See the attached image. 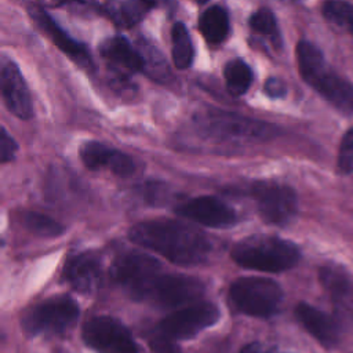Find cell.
<instances>
[{"label": "cell", "instance_id": "1", "mask_svg": "<svg viewBox=\"0 0 353 353\" xmlns=\"http://www.w3.org/2000/svg\"><path fill=\"white\" fill-rule=\"evenodd\" d=\"M128 239L179 266H197L208 261L212 244L204 233L172 219H149L131 226Z\"/></svg>", "mask_w": 353, "mask_h": 353}, {"label": "cell", "instance_id": "2", "mask_svg": "<svg viewBox=\"0 0 353 353\" xmlns=\"http://www.w3.org/2000/svg\"><path fill=\"white\" fill-rule=\"evenodd\" d=\"M230 256L241 268L279 273L294 268L301 259V251L288 240L256 234L236 243Z\"/></svg>", "mask_w": 353, "mask_h": 353}, {"label": "cell", "instance_id": "3", "mask_svg": "<svg viewBox=\"0 0 353 353\" xmlns=\"http://www.w3.org/2000/svg\"><path fill=\"white\" fill-rule=\"evenodd\" d=\"M296 61L302 79L310 87L339 110L353 113V85L327 66L323 52L314 44L299 41Z\"/></svg>", "mask_w": 353, "mask_h": 353}, {"label": "cell", "instance_id": "4", "mask_svg": "<svg viewBox=\"0 0 353 353\" xmlns=\"http://www.w3.org/2000/svg\"><path fill=\"white\" fill-rule=\"evenodd\" d=\"M204 291L205 284L197 277L156 272L131 291L130 296L160 307H176L194 303L204 295Z\"/></svg>", "mask_w": 353, "mask_h": 353}, {"label": "cell", "instance_id": "5", "mask_svg": "<svg viewBox=\"0 0 353 353\" xmlns=\"http://www.w3.org/2000/svg\"><path fill=\"white\" fill-rule=\"evenodd\" d=\"M228 296L236 310L247 316L268 319L277 313L283 301V290L272 279L241 277L230 284Z\"/></svg>", "mask_w": 353, "mask_h": 353}, {"label": "cell", "instance_id": "6", "mask_svg": "<svg viewBox=\"0 0 353 353\" xmlns=\"http://www.w3.org/2000/svg\"><path fill=\"white\" fill-rule=\"evenodd\" d=\"M196 123L207 137L226 142L266 141L277 132L273 124L219 110L205 113Z\"/></svg>", "mask_w": 353, "mask_h": 353}, {"label": "cell", "instance_id": "7", "mask_svg": "<svg viewBox=\"0 0 353 353\" xmlns=\"http://www.w3.org/2000/svg\"><path fill=\"white\" fill-rule=\"evenodd\" d=\"M80 307L68 295L51 296L32 306L22 316L21 324L29 335H54L68 331L77 321Z\"/></svg>", "mask_w": 353, "mask_h": 353}, {"label": "cell", "instance_id": "8", "mask_svg": "<svg viewBox=\"0 0 353 353\" xmlns=\"http://www.w3.org/2000/svg\"><path fill=\"white\" fill-rule=\"evenodd\" d=\"M248 194L255 200L261 218L268 223L285 225L298 208L296 193L285 183L256 181L251 183Z\"/></svg>", "mask_w": 353, "mask_h": 353}, {"label": "cell", "instance_id": "9", "mask_svg": "<svg viewBox=\"0 0 353 353\" xmlns=\"http://www.w3.org/2000/svg\"><path fill=\"white\" fill-rule=\"evenodd\" d=\"M81 336L97 353H139L128 328L112 316H95L87 320Z\"/></svg>", "mask_w": 353, "mask_h": 353}, {"label": "cell", "instance_id": "10", "mask_svg": "<svg viewBox=\"0 0 353 353\" xmlns=\"http://www.w3.org/2000/svg\"><path fill=\"white\" fill-rule=\"evenodd\" d=\"M219 309L212 302H194L163 317L157 332L171 339H189L219 320Z\"/></svg>", "mask_w": 353, "mask_h": 353}, {"label": "cell", "instance_id": "11", "mask_svg": "<svg viewBox=\"0 0 353 353\" xmlns=\"http://www.w3.org/2000/svg\"><path fill=\"white\" fill-rule=\"evenodd\" d=\"M174 211L196 223L210 228H228L237 222L236 211L214 196H197L175 205Z\"/></svg>", "mask_w": 353, "mask_h": 353}, {"label": "cell", "instance_id": "12", "mask_svg": "<svg viewBox=\"0 0 353 353\" xmlns=\"http://www.w3.org/2000/svg\"><path fill=\"white\" fill-rule=\"evenodd\" d=\"M160 270L161 265L156 258L141 251H125L113 261L110 277L130 294L149 276Z\"/></svg>", "mask_w": 353, "mask_h": 353}, {"label": "cell", "instance_id": "13", "mask_svg": "<svg viewBox=\"0 0 353 353\" xmlns=\"http://www.w3.org/2000/svg\"><path fill=\"white\" fill-rule=\"evenodd\" d=\"M0 85L1 97L8 110L19 119H30L33 114V106L28 84L17 63L6 57L1 61Z\"/></svg>", "mask_w": 353, "mask_h": 353}, {"label": "cell", "instance_id": "14", "mask_svg": "<svg viewBox=\"0 0 353 353\" xmlns=\"http://www.w3.org/2000/svg\"><path fill=\"white\" fill-rule=\"evenodd\" d=\"M62 280L77 292H95L102 283L101 258L92 251H83L70 256L63 266Z\"/></svg>", "mask_w": 353, "mask_h": 353}, {"label": "cell", "instance_id": "15", "mask_svg": "<svg viewBox=\"0 0 353 353\" xmlns=\"http://www.w3.org/2000/svg\"><path fill=\"white\" fill-rule=\"evenodd\" d=\"M80 159L90 170L108 168L120 178H128L137 171V164L131 156L97 141L81 145Z\"/></svg>", "mask_w": 353, "mask_h": 353}, {"label": "cell", "instance_id": "16", "mask_svg": "<svg viewBox=\"0 0 353 353\" xmlns=\"http://www.w3.org/2000/svg\"><path fill=\"white\" fill-rule=\"evenodd\" d=\"M295 317L303 328L324 347H332L339 341V325L323 310L301 302L295 306Z\"/></svg>", "mask_w": 353, "mask_h": 353}, {"label": "cell", "instance_id": "17", "mask_svg": "<svg viewBox=\"0 0 353 353\" xmlns=\"http://www.w3.org/2000/svg\"><path fill=\"white\" fill-rule=\"evenodd\" d=\"M32 17L36 19L39 26L46 32L48 39L70 59L83 66L91 65L90 51L83 43H79L72 36H69L43 8L33 7L30 10Z\"/></svg>", "mask_w": 353, "mask_h": 353}, {"label": "cell", "instance_id": "18", "mask_svg": "<svg viewBox=\"0 0 353 353\" xmlns=\"http://www.w3.org/2000/svg\"><path fill=\"white\" fill-rule=\"evenodd\" d=\"M101 52L110 63L128 72H141L146 66L145 57L123 36H114L105 40L101 46Z\"/></svg>", "mask_w": 353, "mask_h": 353}, {"label": "cell", "instance_id": "19", "mask_svg": "<svg viewBox=\"0 0 353 353\" xmlns=\"http://www.w3.org/2000/svg\"><path fill=\"white\" fill-rule=\"evenodd\" d=\"M199 29L207 43H222L228 37L230 29L226 11L219 6H212L207 8L199 19Z\"/></svg>", "mask_w": 353, "mask_h": 353}, {"label": "cell", "instance_id": "20", "mask_svg": "<svg viewBox=\"0 0 353 353\" xmlns=\"http://www.w3.org/2000/svg\"><path fill=\"white\" fill-rule=\"evenodd\" d=\"M171 40H172L171 52H172L174 65L178 69L189 68L193 62L194 50H193L190 34L182 22L174 23L171 30Z\"/></svg>", "mask_w": 353, "mask_h": 353}, {"label": "cell", "instance_id": "21", "mask_svg": "<svg viewBox=\"0 0 353 353\" xmlns=\"http://www.w3.org/2000/svg\"><path fill=\"white\" fill-rule=\"evenodd\" d=\"M226 88L232 95H243L251 85L252 72L250 66L241 59H233L226 63L223 69Z\"/></svg>", "mask_w": 353, "mask_h": 353}, {"label": "cell", "instance_id": "22", "mask_svg": "<svg viewBox=\"0 0 353 353\" xmlns=\"http://www.w3.org/2000/svg\"><path fill=\"white\" fill-rule=\"evenodd\" d=\"M21 222L29 232L41 237H57L63 233V226L58 221L37 211L22 212Z\"/></svg>", "mask_w": 353, "mask_h": 353}, {"label": "cell", "instance_id": "23", "mask_svg": "<svg viewBox=\"0 0 353 353\" xmlns=\"http://www.w3.org/2000/svg\"><path fill=\"white\" fill-rule=\"evenodd\" d=\"M321 11L327 21L353 33V4L343 0H328L323 4Z\"/></svg>", "mask_w": 353, "mask_h": 353}, {"label": "cell", "instance_id": "24", "mask_svg": "<svg viewBox=\"0 0 353 353\" xmlns=\"http://www.w3.org/2000/svg\"><path fill=\"white\" fill-rule=\"evenodd\" d=\"M250 26L255 32L266 36L277 34V23L273 12L268 8H261L250 18Z\"/></svg>", "mask_w": 353, "mask_h": 353}, {"label": "cell", "instance_id": "25", "mask_svg": "<svg viewBox=\"0 0 353 353\" xmlns=\"http://www.w3.org/2000/svg\"><path fill=\"white\" fill-rule=\"evenodd\" d=\"M338 170L343 175L353 171V128L347 130L341 141L338 152Z\"/></svg>", "mask_w": 353, "mask_h": 353}, {"label": "cell", "instance_id": "26", "mask_svg": "<svg viewBox=\"0 0 353 353\" xmlns=\"http://www.w3.org/2000/svg\"><path fill=\"white\" fill-rule=\"evenodd\" d=\"M149 347L152 353H182L174 339L157 332L150 336Z\"/></svg>", "mask_w": 353, "mask_h": 353}, {"label": "cell", "instance_id": "27", "mask_svg": "<svg viewBox=\"0 0 353 353\" xmlns=\"http://www.w3.org/2000/svg\"><path fill=\"white\" fill-rule=\"evenodd\" d=\"M138 193L142 196V199H145L150 203L163 201L170 194L167 186L164 183H157V182H150V183L142 185Z\"/></svg>", "mask_w": 353, "mask_h": 353}, {"label": "cell", "instance_id": "28", "mask_svg": "<svg viewBox=\"0 0 353 353\" xmlns=\"http://www.w3.org/2000/svg\"><path fill=\"white\" fill-rule=\"evenodd\" d=\"M17 150H18V145H17L15 139L7 132V130L4 127H1V132H0V159H1V163H8V161L14 160Z\"/></svg>", "mask_w": 353, "mask_h": 353}, {"label": "cell", "instance_id": "29", "mask_svg": "<svg viewBox=\"0 0 353 353\" xmlns=\"http://www.w3.org/2000/svg\"><path fill=\"white\" fill-rule=\"evenodd\" d=\"M265 91L272 98H281V97L285 95L287 87H285V84L280 79L270 77L265 83Z\"/></svg>", "mask_w": 353, "mask_h": 353}, {"label": "cell", "instance_id": "30", "mask_svg": "<svg viewBox=\"0 0 353 353\" xmlns=\"http://www.w3.org/2000/svg\"><path fill=\"white\" fill-rule=\"evenodd\" d=\"M240 353H274V352L270 350V349H268V347H265L263 345L255 342V343H250V345L244 346V347L240 350Z\"/></svg>", "mask_w": 353, "mask_h": 353}, {"label": "cell", "instance_id": "31", "mask_svg": "<svg viewBox=\"0 0 353 353\" xmlns=\"http://www.w3.org/2000/svg\"><path fill=\"white\" fill-rule=\"evenodd\" d=\"M148 8H150V7H153L154 4H156V0H141Z\"/></svg>", "mask_w": 353, "mask_h": 353}, {"label": "cell", "instance_id": "32", "mask_svg": "<svg viewBox=\"0 0 353 353\" xmlns=\"http://www.w3.org/2000/svg\"><path fill=\"white\" fill-rule=\"evenodd\" d=\"M196 1H199V3H205L207 0H196Z\"/></svg>", "mask_w": 353, "mask_h": 353}]
</instances>
